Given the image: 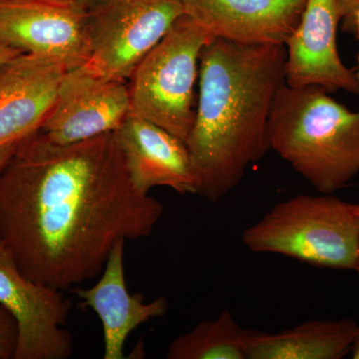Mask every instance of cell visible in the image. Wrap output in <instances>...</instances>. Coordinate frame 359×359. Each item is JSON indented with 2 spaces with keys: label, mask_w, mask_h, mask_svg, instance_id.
<instances>
[{
  "label": "cell",
  "mask_w": 359,
  "mask_h": 359,
  "mask_svg": "<svg viewBox=\"0 0 359 359\" xmlns=\"http://www.w3.org/2000/svg\"><path fill=\"white\" fill-rule=\"evenodd\" d=\"M164 208L130 179L114 133L60 145L41 130L0 171V242L34 282L70 292L120 241L147 238Z\"/></svg>",
  "instance_id": "6da1fadb"
},
{
  "label": "cell",
  "mask_w": 359,
  "mask_h": 359,
  "mask_svg": "<svg viewBox=\"0 0 359 359\" xmlns=\"http://www.w3.org/2000/svg\"><path fill=\"white\" fill-rule=\"evenodd\" d=\"M285 45L212 39L201 53L199 100L187 141L197 196L219 202L269 150V116L285 84Z\"/></svg>",
  "instance_id": "7a4b0ae2"
},
{
  "label": "cell",
  "mask_w": 359,
  "mask_h": 359,
  "mask_svg": "<svg viewBox=\"0 0 359 359\" xmlns=\"http://www.w3.org/2000/svg\"><path fill=\"white\" fill-rule=\"evenodd\" d=\"M269 150L323 194H334L359 174V111L320 86L283 84L269 120Z\"/></svg>",
  "instance_id": "3957f363"
},
{
  "label": "cell",
  "mask_w": 359,
  "mask_h": 359,
  "mask_svg": "<svg viewBox=\"0 0 359 359\" xmlns=\"http://www.w3.org/2000/svg\"><path fill=\"white\" fill-rule=\"evenodd\" d=\"M254 252L280 255L323 269L354 271L359 255L356 204L334 194L278 203L242 235Z\"/></svg>",
  "instance_id": "277c9868"
},
{
  "label": "cell",
  "mask_w": 359,
  "mask_h": 359,
  "mask_svg": "<svg viewBox=\"0 0 359 359\" xmlns=\"http://www.w3.org/2000/svg\"><path fill=\"white\" fill-rule=\"evenodd\" d=\"M211 39L188 16H181L130 77L131 115L154 123L187 144L195 120L201 53Z\"/></svg>",
  "instance_id": "5b68a950"
},
{
  "label": "cell",
  "mask_w": 359,
  "mask_h": 359,
  "mask_svg": "<svg viewBox=\"0 0 359 359\" xmlns=\"http://www.w3.org/2000/svg\"><path fill=\"white\" fill-rule=\"evenodd\" d=\"M183 15L181 0H102L88 11L90 56L80 68L128 81Z\"/></svg>",
  "instance_id": "8992f818"
},
{
  "label": "cell",
  "mask_w": 359,
  "mask_h": 359,
  "mask_svg": "<svg viewBox=\"0 0 359 359\" xmlns=\"http://www.w3.org/2000/svg\"><path fill=\"white\" fill-rule=\"evenodd\" d=\"M0 306L18 328L13 359H67L73 339L66 328L72 302L65 292L27 278L0 242Z\"/></svg>",
  "instance_id": "52a82bcc"
},
{
  "label": "cell",
  "mask_w": 359,
  "mask_h": 359,
  "mask_svg": "<svg viewBox=\"0 0 359 359\" xmlns=\"http://www.w3.org/2000/svg\"><path fill=\"white\" fill-rule=\"evenodd\" d=\"M0 40L77 69L90 56L88 11L69 0H0Z\"/></svg>",
  "instance_id": "ba28073f"
},
{
  "label": "cell",
  "mask_w": 359,
  "mask_h": 359,
  "mask_svg": "<svg viewBox=\"0 0 359 359\" xmlns=\"http://www.w3.org/2000/svg\"><path fill=\"white\" fill-rule=\"evenodd\" d=\"M130 114L128 81L77 68L66 73L40 130L54 143L69 145L116 131Z\"/></svg>",
  "instance_id": "9c48e42d"
},
{
  "label": "cell",
  "mask_w": 359,
  "mask_h": 359,
  "mask_svg": "<svg viewBox=\"0 0 359 359\" xmlns=\"http://www.w3.org/2000/svg\"><path fill=\"white\" fill-rule=\"evenodd\" d=\"M342 20L337 0H306L294 32L285 42V84L320 86L359 95L355 71L340 58L337 29Z\"/></svg>",
  "instance_id": "30bf717a"
},
{
  "label": "cell",
  "mask_w": 359,
  "mask_h": 359,
  "mask_svg": "<svg viewBox=\"0 0 359 359\" xmlns=\"http://www.w3.org/2000/svg\"><path fill=\"white\" fill-rule=\"evenodd\" d=\"M184 15L212 39L243 44L285 45L306 0H181Z\"/></svg>",
  "instance_id": "8fae6325"
},
{
  "label": "cell",
  "mask_w": 359,
  "mask_h": 359,
  "mask_svg": "<svg viewBox=\"0 0 359 359\" xmlns=\"http://www.w3.org/2000/svg\"><path fill=\"white\" fill-rule=\"evenodd\" d=\"M113 133L138 190L149 193L155 187H167L182 195H197V174L185 142L131 114Z\"/></svg>",
  "instance_id": "7c38bea8"
},
{
  "label": "cell",
  "mask_w": 359,
  "mask_h": 359,
  "mask_svg": "<svg viewBox=\"0 0 359 359\" xmlns=\"http://www.w3.org/2000/svg\"><path fill=\"white\" fill-rule=\"evenodd\" d=\"M67 71L57 59L30 53L0 66V147L41 128Z\"/></svg>",
  "instance_id": "4fadbf2b"
},
{
  "label": "cell",
  "mask_w": 359,
  "mask_h": 359,
  "mask_svg": "<svg viewBox=\"0 0 359 359\" xmlns=\"http://www.w3.org/2000/svg\"><path fill=\"white\" fill-rule=\"evenodd\" d=\"M125 242L120 241L111 250L95 285L87 289L78 285L70 290L82 306L91 309L100 318L104 359L125 358V342L131 332L149 320L166 316L170 308L165 297L145 302L139 295L130 294L125 280Z\"/></svg>",
  "instance_id": "5bb4252c"
},
{
  "label": "cell",
  "mask_w": 359,
  "mask_h": 359,
  "mask_svg": "<svg viewBox=\"0 0 359 359\" xmlns=\"http://www.w3.org/2000/svg\"><path fill=\"white\" fill-rule=\"evenodd\" d=\"M358 325L351 318L309 320L276 332L248 330V359H340L351 353Z\"/></svg>",
  "instance_id": "9a60e30c"
},
{
  "label": "cell",
  "mask_w": 359,
  "mask_h": 359,
  "mask_svg": "<svg viewBox=\"0 0 359 359\" xmlns=\"http://www.w3.org/2000/svg\"><path fill=\"white\" fill-rule=\"evenodd\" d=\"M248 330L226 309L202 321L168 347V359H248Z\"/></svg>",
  "instance_id": "2e32d148"
},
{
  "label": "cell",
  "mask_w": 359,
  "mask_h": 359,
  "mask_svg": "<svg viewBox=\"0 0 359 359\" xmlns=\"http://www.w3.org/2000/svg\"><path fill=\"white\" fill-rule=\"evenodd\" d=\"M18 328L13 316L0 306V359H13L18 346Z\"/></svg>",
  "instance_id": "e0dca14e"
},
{
  "label": "cell",
  "mask_w": 359,
  "mask_h": 359,
  "mask_svg": "<svg viewBox=\"0 0 359 359\" xmlns=\"http://www.w3.org/2000/svg\"><path fill=\"white\" fill-rule=\"evenodd\" d=\"M22 54V51L18 50V49L14 48V47L0 40V66L11 62Z\"/></svg>",
  "instance_id": "ac0fdd59"
},
{
  "label": "cell",
  "mask_w": 359,
  "mask_h": 359,
  "mask_svg": "<svg viewBox=\"0 0 359 359\" xmlns=\"http://www.w3.org/2000/svg\"><path fill=\"white\" fill-rule=\"evenodd\" d=\"M337 2L344 22L349 20L356 7L359 6V0H337Z\"/></svg>",
  "instance_id": "d6986e66"
},
{
  "label": "cell",
  "mask_w": 359,
  "mask_h": 359,
  "mask_svg": "<svg viewBox=\"0 0 359 359\" xmlns=\"http://www.w3.org/2000/svg\"><path fill=\"white\" fill-rule=\"evenodd\" d=\"M18 142L7 144V145L0 147V171L6 167L7 163H8L9 160L13 157L14 152H15L16 147H18Z\"/></svg>",
  "instance_id": "ffe728a7"
},
{
  "label": "cell",
  "mask_w": 359,
  "mask_h": 359,
  "mask_svg": "<svg viewBox=\"0 0 359 359\" xmlns=\"http://www.w3.org/2000/svg\"><path fill=\"white\" fill-rule=\"evenodd\" d=\"M346 27L351 28L355 32L356 37L359 39V6L351 14L349 20L346 22Z\"/></svg>",
  "instance_id": "44dd1931"
},
{
  "label": "cell",
  "mask_w": 359,
  "mask_h": 359,
  "mask_svg": "<svg viewBox=\"0 0 359 359\" xmlns=\"http://www.w3.org/2000/svg\"><path fill=\"white\" fill-rule=\"evenodd\" d=\"M69 1L75 2V4H79V6H83L87 11L93 8L94 6H97L99 2L102 0H69Z\"/></svg>",
  "instance_id": "7402d4cb"
},
{
  "label": "cell",
  "mask_w": 359,
  "mask_h": 359,
  "mask_svg": "<svg viewBox=\"0 0 359 359\" xmlns=\"http://www.w3.org/2000/svg\"><path fill=\"white\" fill-rule=\"evenodd\" d=\"M349 354H351V358L353 359H359V325L355 337H354L353 346H351V353Z\"/></svg>",
  "instance_id": "603a6c76"
},
{
  "label": "cell",
  "mask_w": 359,
  "mask_h": 359,
  "mask_svg": "<svg viewBox=\"0 0 359 359\" xmlns=\"http://www.w3.org/2000/svg\"><path fill=\"white\" fill-rule=\"evenodd\" d=\"M354 71H355L356 78H358L359 81V54L358 55V67H356V70Z\"/></svg>",
  "instance_id": "cb8c5ba5"
},
{
  "label": "cell",
  "mask_w": 359,
  "mask_h": 359,
  "mask_svg": "<svg viewBox=\"0 0 359 359\" xmlns=\"http://www.w3.org/2000/svg\"><path fill=\"white\" fill-rule=\"evenodd\" d=\"M354 271H358L359 275V255H358V264H356V268L354 269Z\"/></svg>",
  "instance_id": "d4e9b609"
},
{
  "label": "cell",
  "mask_w": 359,
  "mask_h": 359,
  "mask_svg": "<svg viewBox=\"0 0 359 359\" xmlns=\"http://www.w3.org/2000/svg\"><path fill=\"white\" fill-rule=\"evenodd\" d=\"M356 205H358V211H359V203H358V204H356Z\"/></svg>",
  "instance_id": "484cf974"
}]
</instances>
